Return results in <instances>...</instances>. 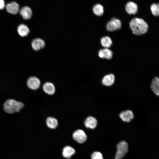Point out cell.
<instances>
[{
  "label": "cell",
  "mask_w": 159,
  "mask_h": 159,
  "mask_svg": "<svg viewBox=\"0 0 159 159\" xmlns=\"http://www.w3.org/2000/svg\"><path fill=\"white\" fill-rule=\"evenodd\" d=\"M20 13L23 18L25 19H28L31 18L32 15V11L29 6H24L20 10Z\"/></svg>",
  "instance_id": "8fae6325"
},
{
  "label": "cell",
  "mask_w": 159,
  "mask_h": 159,
  "mask_svg": "<svg viewBox=\"0 0 159 159\" xmlns=\"http://www.w3.org/2000/svg\"><path fill=\"white\" fill-rule=\"evenodd\" d=\"M120 117L123 121L129 122L133 118L134 114L132 111L128 110L121 112Z\"/></svg>",
  "instance_id": "9c48e42d"
},
{
  "label": "cell",
  "mask_w": 159,
  "mask_h": 159,
  "mask_svg": "<svg viewBox=\"0 0 159 159\" xmlns=\"http://www.w3.org/2000/svg\"><path fill=\"white\" fill-rule=\"evenodd\" d=\"M84 124L86 127L93 129L96 127L97 125V121L95 117L89 116L85 120Z\"/></svg>",
  "instance_id": "7c38bea8"
},
{
  "label": "cell",
  "mask_w": 159,
  "mask_h": 159,
  "mask_svg": "<svg viewBox=\"0 0 159 159\" xmlns=\"http://www.w3.org/2000/svg\"><path fill=\"white\" fill-rule=\"evenodd\" d=\"M24 107V104L14 99H10L6 100L4 105V111L9 114L19 112Z\"/></svg>",
  "instance_id": "7a4b0ae2"
},
{
  "label": "cell",
  "mask_w": 159,
  "mask_h": 159,
  "mask_svg": "<svg viewBox=\"0 0 159 159\" xmlns=\"http://www.w3.org/2000/svg\"><path fill=\"white\" fill-rule=\"evenodd\" d=\"M46 122L47 126L51 129H54L56 128L58 124L57 120L56 118L51 117L47 118Z\"/></svg>",
  "instance_id": "d6986e66"
},
{
  "label": "cell",
  "mask_w": 159,
  "mask_h": 159,
  "mask_svg": "<svg viewBox=\"0 0 159 159\" xmlns=\"http://www.w3.org/2000/svg\"><path fill=\"white\" fill-rule=\"evenodd\" d=\"M101 43L103 47L105 48H108L111 46L112 42L109 37L106 36L101 38Z\"/></svg>",
  "instance_id": "ffe728a7"
},
{
  "label": "cell",
  "mask_w": 159,
  "mask_h": 159,
  "mask_svg": "<svg viewBox=\"0 0 159 159\" xmlns=\"http://www.w3.org/2000/svg\"><path fill=\"white\" fill-rule=\"evenodd\" d=\"M91 159H103L102 153L99 152H95L91 155Z\"/></svg>",
  "instance_id": "603a6c76"
},
{
  "label": "cell",
  "mask_w": 159,
  "mask_h": 159,
  "mask_svg": "<svg viewBox=\"0 0 159 159\" xmlns=\"http://www.w3.org/2000/svg\"><path fill=\"white\" fill-rule=\"evenodd\" d=\"M5 6V3L4 1L0 0V9H3Z\"/></svg>",
  "instance_id": "cb8c5ba5"
},
{
  "label": "cell",
  "mask_w": 159,
  "mask_h": 159,
  "mask_svg": "<svg viewBox=\"0 0 159 159\" xmlns=\"http://www.w3.org/2000/svg\"><path fill=\"white\" fill-rule=\"evenodd\" d=\"M93 11L94 13L96 15L101 16L104 13L103 7L101 5L97 4L94 6Z\"/></svg>",
  "instance_id": "44dd1931"
},
{
  "label": "cell",
  "mask_w": 159,
  "mask_h": 159,
  "mask_svg": "<svg viewBox=\"0 0 159 159\" xmlns=\"http://www.w3.org/2000/svg\"><path fill=\"white\" fill-rule=\"evenodd\" d=\"M45 43L43 40L39 38H36L33 40L32 42V46L34 49L38 50L43 48Z\"/></svg>",
  "instance_id": "ba28073f"
},
{
  "label": "cell",
  "mask_w": 159,
  "mask_h": 159,
  "mask_svg": "<svg viewBox=\"0 0 159 159\" xmlns=\"http://www.w3.org/2000/svg\"><path fill=\"white\" fill-rule=\"evenodd\" d=\"M27 84L30 89L36 90L39 88L40 85V81L38 78L35 77H31L27 80Z\"/></svg>",
  "instance_id": "8992f818"
},
{
  "label": "cell",
  "mask_w": 159,
  "mask_h": 159,
  "mask_svg": "<svg viewBox=\"0 0 159 159\" xmlns=\"http://www.w3.org/2000/svg\"><path fill=\"white\" fill-rule=\"evenodd\" d=\"M98 55L99 57L101 58L110 59L112 57L113 53L108 48H105L101 49L99 50Z\"/></svg>",
  "instance_id": "4fadbf2b"
},
{
  "label": "cell",
  "mask_w": 159,
  "mask_h": 159,
  "mask_svg": "<svg viewBox=\"0 0 159 159\" xmlns=\"http://www.w3.org/2000/svg\"><path fill=\"white\" fill-rule=\"evenodd\" d=\"M117 150L116 152L115 159H121L123 158L128 151L127 143L122 141L118 143L117 145Z\"/></svg>",
  "instance_id": "3957f363"
},
{
  "label": "cell",
  "mask_w": 159,
  "mask_h": 159,
  "mask_svg": "<svg viewBox=\"0 0 159 159\" xmlns=\"http://www.w3.org/2000/svg\"><path fill=\"white\" fill-rule=\"evenodd\" d=\"M115 80L114 75L110 74L105 75L102 79V82L103 85L106 86H110L114 83Z\"/></svg>",
  "instance_id": "9a60e30c"
},
{
  "label": "cell",
  "mask_w": 159,
  "mask_h": 159,
  "mask_svg": "<svg viewBox=\"0 0 159 159\" xmlns=\"http://www.w3.org/2000/svg\"><path fill=\"white\" fill-rule=\"evenodd\" d=\"M151 88L154 93L159 96V78L155 77L152 80Z\"/></svg>",
  "instance_id": "e0dca14e"
},
{
  "label": "cell",
  "mask_w": 159,
  "mask_h": 159,
  "mask_svg": "<svg viewBox=\"0 0 159 159\" xmlns=\"http://www.w3.org/2000/svg\"><path fill=\"white\" fill-rule=\"evenodd\" d=\"M130 25L133 34L137 35L145 33L148 28L147 23L143 19L138 18L132 19L130 21Z\"/></svg>",
  "instance_id": "6da1fadb"
},
{
  "label": "cell",
  "mask_w": 159,
  "mask_h": 159,
  "mask_svg": "<svg viewBox=\"0 0 159 159\" xmlns=\"http://www.w3.org/2000/svg\"><path fill=\"white\" fill-rule=\"evenodd\" d=\"M43 89L46 93L49 95L54 94L55 90L54 85L50 82L44 83L43 86Z\"/></svg>",
  "instance_id": "5bb4252c"
},
{
  "label": "cell",
  "mask_w": 159,
  "mask_h": 159,
  "mask_svg": "<svg viewBox=\"0 0 159 159\" xmlns=\"http://www.w3.org/2000/svg\"><path fill=\"white\" fill-rule=\"evenodd\" d=\"M19 4L15 1H12L7 4L6 9L9 13L13 14H17L19 11Z\"/></svg>",
  "instance_id": "52a82bcc"
},
{
  "label": "cell",
  "mask_w": 159,
  "mask_h": 159,
  "mask_svg": "<svg viewBox=\"0 0 159 159\" xmlns=\"http://www.w3.org/2000/svg\"><path fill=\"white\" fill-rule=\"evenodd\" d=\"M73 139L80 143L85 142L87 140V136L85 132L82 130L79 129L75 131L72 135Z\"/></svg>",
  "instance_id": "5b68a950"
},
{
  "label": "cell",
  "mask_w": 159,
  "mask_h": 159,
  "mask_svg": "<svg viewBox=\"0 0 159 159\" xmlns=\"http://www.w3.org/2000/svg\"><path fill=\"white\" fill-rule=\"evenodd\" d=\"M17 31L20 36L25 37L28 34L29 29L26 25L24 24H21L18 26Z\"/></svg>",
  "instance_id": "ac0fdd59"
},
{
  "label": "cell",
  "mask_w": 159,
  "mask_h": 159,
  "mask_svg": "<svg viewBox=\"0 0 159 159\" xmlns=\"http://www.w3.org/2000/svg\"><path fill=\"white\" fill-rule=\"evenodd\" d=\"M125 10L129 14H134L138 11V6L136 4L132 1H129L125 5Z\"/></svg>",
  "instance_id": "30bf717a"
},
{
  "label": "cell",
  "mask_w": 159,
  "mask_h": 159,
  "mask_svg": "<svg viewBox=\"0 0 159 159\" xmlns=\"http://www.w3.org/2000/svg\"><path fill=\"white\" fill-rule=\"evenodd\" d=\"M121 26V23L120 20L115 18H113L107 23L106 28L108 31L112 32L120 29Z\"/></svg>",
  "instance_id": "277c9868"
},
{
  "label": "cell",
  "mask_w": 159,
  "mask_h": 159,
  "mask_svg": "<svg viewBox=\"0 0 159 159\" xmlns=\"http://www.w3.org/2000/svg\"><path fill=\"white\" fill-rule=\"evenodd\" d=\"M150 9L153 14L155 16L159 15V4L153 3L151 6Z\"/></svg>",
  "instance_id": "7402d4cb"
},
{
  "label": "cell",
  "mask_w": 159,
  "mask_h": 159,
  "mask_svg": "<svg viewBox=\"0 0 159 159\" xmlns=\"http://www.w3.org/2000/svg\"><path fill=\"white\" fill-rule=\"evenodd\" d=\"M75 150L72 147L67 146L63 149L62 154L64 157L67 158H69L75 153Z\"/></svg>",
  "instance_id": "2e32d148"
}]
</instances>
